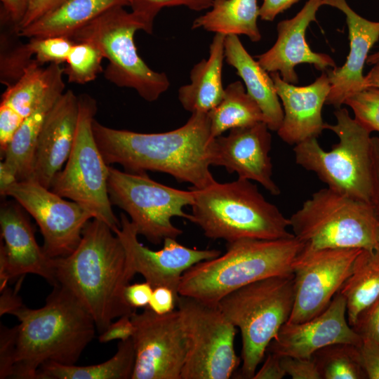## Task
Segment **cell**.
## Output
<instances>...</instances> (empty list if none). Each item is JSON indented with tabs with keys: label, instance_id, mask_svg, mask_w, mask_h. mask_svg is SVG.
Returning <instances> with one entry per match:
<instances>
[{
	"label": "cell",
	"instance_id": "cell-47",
	"mask_svg": "<svg viewBox=\"0 0 379 379\" xmlns=\"http://www.w3.org/2000/svg\"><path fill=\"white\" fill-rule=\"evenodd\" d=\"M65 0H30L27 11L20 22L15 28V32L22 29L39 18L55 9Z\"/></svg>",
	"mask_w": 379,
	"mask_h": 379
},
{
	"label": "cell",
	"instance_id": "cell-37",
	"mask_svg": "<svg viewBox=\"0 0 379 379\" xmlns=\"http://www.w3.org/2000/svg\"><path fill=\"white\" fill-rule=\"evenodd\" d=\"M75 42L65 36L32 37L27 43L35 60L43 65L45 63L62 64L65 62Z\"/></svg>",
	"mask_w": 379,
	"mask_h": 379
},
{
	"label": "cell",
	"instance_id": "cell-6",
	"mask_svg": "<svg viewBox=\"0 0 379 379\" xmlns=\"http://www.w3.org/2000/svg\"><path fill=\"white\" fill-rule=\"evenodd\" d=\"M295 297L293 273L241 287L218 303L241 335V378H253L268 346L288 320Z\"/></svg>",
	"mask_w": 379,
	"mask_h": 379
},
{
	"label": "cell",
	"instance_id": "cell-20",
	"mask_svg": "<svg viewBox=\"0 0 379 379\" xmlns=\"http://www.w3.org/2000/svg\"><path fill=\"white\" fill-rule=\"evenodd\" d=\"M322 0H308L292 18L277 24V39L266 52L255 55L260 65L268 72H277L285 81L298 82L295 67L301 63L313 65L320 71L336 67L331 56L311 50L305 39V32L310 22L316 20L317 12Z\"/></svg>",
	"mask_w": 379,
	"mask_h": 379
},
{
	"label": "cell",
	"instance_id": "cell-5",
	"mask_svg": "<svg viewBox=\"0 0 379 379\" xmlns=\"http://www.w3.org/2000/svg\"><path fill=\"white\" fill-rule=\"evenodd\" d=\"M194 191L189 220L211 239H279L294 236L286 218L251 180L213 184Z\"/></svg>",
	"mask_w": 379,
	"mask_h": 379
},
{
	"label": "cell",
	"instance_id": "cell-3",
	"mask_svg": "<svg viewBox=\"0 0 379 379\" xmlns=\"http://www.w3.org/2000/svg\"><path fill=\"white\" fill-rule=\"evenodd\" d=\"M12 315L15 328L14 366L11 378L36 379L50 361L75 365L95 336L93 318L66 288L53 286L45 305L31 309L22 305Z\"/></svg>",
	"mask_w": 379,
	"mask_h": 379
},
{
	"label": "cell",
	"instance_id": "cell-8",
	"mask_svg": "<svg viewBox=\"0 0 379 379\" xmlns=\"http://www.w3.org/2000/svg\"><path fill=\"white\" fill-rule=\"evenodd\" d=\"M124 7L110 8L70 39L75 43H91L101 51L109 62L104 70L107 80L118 87L133 88L144 100L153 102L168 89L170 81L164 72L154 71L140 57L134 35L138 30L147 32V27Z\"/></svg>",
	"mask_w": 379,
	"mask_h": 379
},
{
	"label": "cell",
	"instance_id": "cell-10",
	"mask_svg": "<svg viewBox=\"0 0 379 379\" xmlns=\"http://www.w3.org/2000/svg\"><path fill=\"white\" fill-rule=\"evenodd\" d=\"M79 111L73 147L65 166L55 177L51 190L77 202L93 218L105 222L114 232L120 220L110 202L107 181L109 166L97 145L93 123L98 110L96 100L88 94L79 96Z\"/></svg>",
	"mask_w": 379,
	"mask_h": 379
},
{
	"label": "cell",
	"instance_id": "cell-43",
	"mask_svg": "<svg viewBox=\"0 0 379 379\" xmlns=\"http://www.w3.org/2000/svg\"><path fill=\"white\" fill-rule=\"evenodd\" d=\"M135 326L131 315H124L115 322H112L105 331L100 333L98 340L100 343H107L114 340H126L133 335Z\"/></svg>",
	"mask_w": 379,
	"mask_h": 379
},
{
	"label": "cell",
	"instance_id": "cell-16",
	"mask_svg": "<svg viewBox=\"0 0 379 379\" xmlns=\"http://www.w3.org/2000/svg\"><path fill=\"white\" fill-rule=\"evenodd\" d=\"M120 227L114 232L121 241L135 274H141L154 288H171L178 298L183 274L194 265L221 254L217 249H197L182 245L177 239L166 238L160 250L154 251L141 244L138 233L126 214H120Z\"/></svg>",
	"mask_w": 379,
	"mask_h": 379
},
{
	"label": "cell",
	"instance_id": "cell-48",
	"mask_svg": "<svg viewBox=\"0 0 379 379\" xmlns=\"http://www.w3.org/2000/svg\"><path fill=\"white\" fill-rule=\"evenodd\" d=\"M286 375L284 369L281 357L269 352L263 364L256 371L253 379H281Z\"/></svg>",
	"mask_w": 379,
	"mask_h": 379
},
{
	"label": "cell",
	"instance_id": "cell-36",
	"mask_svg": "<svg viewBox=\"0 0 379 379\" xmlns=\"http://www.w3.org/2000/svg\"><path fill=\"white\" fill-rule=\"evenodd\" d=\"M131 11L139 17L147 27V33L153 30L154 20L165 7L185 6L192 11L210 8L213 0H126Z\"/></svg>",
	"mask_w": 379,
	"mask_h": 379
},
{
	"label": "cell",
	"instance_id": "cell-29",
	"mask_svg": "<svg viewBox=\"0 0 379 379\" xmlns=\"http://www.w3.org/2000/svg\"><path fill=\"white\" fill-rule=\"evenodd\" d=\"M210 8L193 21L192 29L201 28L225 36L244 34L252 42L261 39L258 0H213Z\"/></svg>",
	"mask_w": 379,
	"mask_h": 379
},
{
	"label": "cell",
	"instance_id": "cell-46",
	"mask_svg": "<svg viewBox=\"0 0 379 379\" xmlns=\"http://www.w3.org/2000/svg\"><path fill=\"white\" fill-rule=\"evenodd\" d=\"M153 287L147 281L128 284L124 291V295L127 303L131 307L137 308L147 307L153 291Z\"/></svg>",
	"mask_w": 379,
	"mask_h": 379
},
{
	"label": "cell",
	"instance_id": "cell-23",
	"mask_svg": "<svg viewBox=\"0 0 379 379\" xmlns=\"http://www.w3.org/2000/svg\"><path fill=\"white\" fill-rule=\"evenodd\" d=\"M342 11L346 17L350 40V53L345 64L326 70L331 89L326 105L341 107L351 95L366 87L363 69L368 53L379 39V21L368 20L357 13L346 0H322Z\"/></svg>",
	"mask_w": 379,
	"mask_h": 379
},
{
	"label": "cell",
	"instance_id": "cell-15",
	"mask_svg": "<svg viewBox=\"0 0 379 379\" xmlns=\"http://www.w3.org/2000/svg\"><path fill=\"white\" fill-rule=\"evenodd\" d=\"M131 318L135 353L131 379H181L188 345L180 311L158 314L147 307Z\"/></svg>",
	"mask_w": 379,
	"mask_h": 379
},
{
	"label": "cell",
	"instance_id": "cell-34",
	"mask_svg": "<svg viewBox=\"0 0 379 379\" xmlns=\"http://www.w3.org/2000/svg\"><path fill=\"white\" fill-rule=\"evenodd\" d=\"M367 86L349 96L344 104L353 111L355 121L369 133H379V65L366 76Z\"/></svg>",
	"mask_w": 379,
	"mask_h": 379
},
{
	"label": "cell",
	"instance_id": "cell-27",
	"mask_svg": "<svg viewBox=\"0 0 379 379\" xmlns=\"http://www.w3.org/2000/svg\"><path fill=\"white\" fill-rule=\"evenodd\" d=\"M225 36L215 34L209 46L208 58L193 66L190 74V83L178 89L179 102L191 114L208 113L222 99Z\"/></svg>",
	"mask_w": 379,
	"mask_h": 379
},
{
	"label": "cell",
	"instance_id": "cell-26",
	"mask_svg": "<svg viewBox=\"0 0 379 379\" xmlns=\"http://www.w3.org/2000/svg\"><path fill=\"white\" fill-rule=\"evenodd\" d=\"M51 65L43 68L35 60L21 77L8 86L0 102V152L5 153L13 136L41 98L49 81Z\"/></svg>",
	"mask_w": 379,
	"mask_h": 379
},
{
	"label": "cell",
	"instance_id": "cell-22",
	"mask_svg": "<svg viewBox=\"0 0 379 379\" xmlns=\"http://www.w3.org/2000/svg\"><path fill=\"white\" fill-rule=\"evenodd\" d=\"M79 111V96L71 90L65 91L51 109L39 133L33 178L48 189L72 151Z\"/></svg>",
	"mask_w": 379,
	"mask_h": 379
},
{
	"label": "cell",
	"instance_id": "cell-11",
	"mask_svg": "<svg viewBox=\"0 0 379 379\" xmlns=\"http://www.w3.org/2000/svg\"><path fill=\"white\" fill-rule=\"evenodd\" d=\"M108 194L112 205L122 209L139 235L153 244L177 239L182 230L172 218L189 220L184 208L194 203V191L173 188L152 180L146 173H130L109 166Z\"/></svg>",
	"mask_w": 379,
	"mask_h": 379
},
{
	"label": "cell",
	"instance_id": "cell-17",
	"mask_svg": "<svg viewBox=\"0 0 379 379\" xmlns=\"http://www.w3.org/2000/svg\"><path fill=\"white\" fill-rule=\"evenodd\" d=\"M24 208L15 201H4L0 208V291L10 280L27 274L56 285L55 258L38 244Z\"/></svg>",
	"mask_w": 379,
	"mask_h": 379
},
{
	"label": "cell",
	"instance_id": "cell-19",
	"mask_svg": "<svg viewBox=\"0 0 379 379\" xmlns=\"http://www.w3.org/2000/svg\"><path fill=\"white\" fill-rule=\"evenodd\" d=\"M270 131L262 121L215 138L212 166H222L229 173L256 182L271 194L279 195L280 189L272 179Z\"/></svg>",
	"mask_w": 379,
	"mask_h": 379
},
{
	"label": "cell",
	"instance_id": "cell-2",
	"mask_svg": "<svg viewBox=\"0 0 379 379\" xmlns=\"http://www.w3.org/2000/svg\"><path fill=\"white\" fill-rule=\"evenodd\" d=\"M57 284L69 291L89 312L96 329L105 331L116 318L131 315L124 291L135 274L119 237L93 218L69 255L55 258Z\"/></svg>",
	"mask_w": 379,
	"mask_h": 379
},
{
	"label": "cell",
	"instance_id": "cell-7",
	"mask_svg": "<svg viewBox=\"0 0 379 379\" xmlns=\"http://www.w3.org/2000/svg\"><path fill=\"white\" fill-rule=\"evenodd\" d=\"M289 221L307 249L379 248V219L371 204L328 187L313 193Z\"/></svg>",
	"mask_w": 379,
	"mask_h": 379
},
{
	"label": "cell",
	"instance_id": "cell-51",
	"mask_svg": "<svg viewBox=\"0 0 379 379\" xmlns=\"http://www.w3.org/2000/svg\"><path fill=\"white\" fill-rule=\"evenodd\" d=\"M30 0H1L4 11L12 22L15 29L23 19Z\"/></svg>",
	"mask_w": 379,
	"mask_h": 379
},
{
	"label": "cell",
	"instance_id": "cell-13",
	"mask_svg": "<svg viewBox=\"0 0 379 379\" xmlns=\"http://www.w3.org/2000/svg\"><path fill=\"white\" fill-rule=\"evenodd\" d=\"M6 197L16 201L36 221L44 239L43 250L51 258L65 257L79 245L92 214L66 200L34 178L17 181Z\"/></svg>",
	"mask_w": 379,
	"mask_h": 379
},
{
	"label": "cell",
	"instance_id": "cell-45",
	"mask_svg": "<svg viewBox=\"0 0 379 379\" xmlns=\"http://www.w3.org/2000/svg\"><path fill=\"white\" fill-rule=\"evenodd\" d=\"M177 300L171 288L158 286L154 288L147 307L158 314H164L175 310Z\"/></svg>",
	"mask_w": 379,
	"mask_h": 379
},
{
	"label": "cell",
	"instance_id": "cell-44",
	"mask_svg": "<svg viewBox=\"0 0 379 379\" xmlns=\"http://www.w3.org/2000/svg\"><path fill=\"white\" fill-rule=\"evenodd\" d=\"M370 204L379 219V137L371 140V192Z\"/></svg>",
	"mask_w": 379,
	"mask_h": 379
},
{
	"label": "cell",
	"instance_id": "cell-35",
	"mask_svg": "<svg viewBox=\"0 0 379 379\" xmlns=\"http://www.w3.org/2000/svg\"><path fill=\"white\" fill-rule=\"evenodd\" d=\"M101 51L94 44L76 42L72 46L63 69L69 83L84 84L93 81L102 72Z\"/></svg>",
	"mask_w": 379,
	"mask_h": 379
},
{
	"label": "cell",
	"instance_id": "cell-42",
	"mask_svg": "<svg viewBox=\"0 0 379 379\" xmlns=\"http://www.w3.org/2000/svg\"><path fill=\"white\" fill-rule=\"evenodd\" d=\"M358 349L361 364L366 378L379 379V343L361 338Z\"/></svg>",
	"mask_w": 379,
	"mask_h": 379
},
{
	"label": "cell",
	"instance_id": "cell-40",
	"mask_svg": "<svg viewBox=\"0 0 379 379\" xmlns=\"http://www.w3.org/2000/svg\"><path fill=\"white\" fill-rule=\"evenodd\" d=\"M352 328L361 338L379 343V297L360 313Z\"/></svg>",
	"mask_w": 379,
	"mask_h": 379
},
{
	"label": "cell",
	"instance_id": "cell-30",
	"mask_svg": "<svg viewBox=\"0 0 379 379\" xmlns=\"http://www.w3.org/2000/svg\"><path fill=\"white\" fill-rule=\"evenodd\" d=\"M338 293L345 299L352 327L360 313L379 297V248L362 249Z\"/></svg>",
	"mask_w": 379,
	"mask_h": 379
},
{
	"label": "cell",
	"instance_id": "cell-50",
	"mask_svg": "<svg viewBox=\"0 0 379 379\" xmlns=\"http://www.w3.org/2000/svg\"><path fill=\"white\" fill-rule=\"evenodd\" d=\"M300 0H263L260 7V18L273 21L280 13L288 9Z\"/></svg>",
	"mask_w": 379,
	"mask_h": 379
},
{
	"label": "cell",
	"instance_id": "cell-18",
	"mask_svg": "<svg viewBox=\"0 0 379 379\" xmlns=\"http://www.w3.org/2000/svg\"><path fill=\"white\" fill-rule=\"evenodd\" d=\"M361 342V336L348 323L345 299L337 293L321 314L301 323L286 322L267 351L280 357L310 358L331 345H359Z\"/></svg>",
	"mask_w": 379,
	"mask_h": 379
},
{
	"label": "cell",
	"instance_id": "cell-1",
	"mask_svg": "<svg viewBox=\"0 0 379 379\" xmlns=\"http://www.w3.org/2000/svg\"><path fill=\"white\" fill-rule=\"evenodd\" d=\"M92 128L108 165H120L130 173L168 174L195 189L216 182L210 170L215 138L208 113H192L183 126L164 133L115 129L95 119Z\"/></svg>",
	"mask_w": 379,
	"mask_h": 379
},
{
	"label": "cell",
	"instance_id": "cell-31",
	"mask_svg": "<svg viewBox=\"0 0 379 379\" xmlns=\"http://www.w3.org/2000/svg\"><path fill=\"white\" fill-rule=\"evenodd\" d=\"M135 362L132 338L119 340L117 351L105 362L86 366L50 361L39 369L36 379H131Z\"/></svg>",
	"mask_w": 379,
	"mask_h": 379
},
{
	"label": "cell",
	"instance_id": "cell-12",
	"mask_svg": "<svg viewBox=\"0 0 379 379\" xmlns=\"http://www.w3.org/2000/svg\"><path fill=\"white\" fill-rule=\"evenodd\" d=\"M180 311L187 338L181 379H228L240 360L234 349L236 327L218 305L179 295Z\"/></svg>",
	"mask_w": 379,
	"mask_h": 379
},
{
	"label": "cell",
	"instance_id": "cell-32",
	"mask_svg": "<svg viewBox=\"0 0 379 379\" xmlns=\"http://www.w3.org/2000/svg\"><path fill=\"white\" fill-rule=\"evenodd\" d=\"M208 114L213 138L228 130L265 122L259 106L240 81L232 82L225 88L220 102Z\"/></svg>",
	"mask_w": 379,
	"mask_h": 379
},
{
	"label": "cell",
	"instance_id": "cell-4",
	"mask_svg": "<svg viewBox=\"0 0 379 379\" xmlns=\"http://www.w3.org/2000/svg\"><path fill=\"white\" fill-rule=\"evenodd\" d=\"M304 244L295 236L227 242L226 251L200 262L182 275L178 295L218 305L226 295L257 281L292 274Z\"/></svg>",
	"mask_w": 379,
	"mask_h": 379
},
{
	"label": "cell",
	"instance_id": "cell-28",
	"mask_svg": "<svg viewBox=\"0 0 379 379\" xmlns=\"http://www.w3.org/2000/svg\"><path fill=\"white\" fill-rule=\"evenodd\" d=\"M128 6L126 0H65L55 9L17 32L27 38H71L79 29L112 7Z\"/></svg>",
	"mask_w": 379,
	"mask_h": 379
},
{
	"label": "cell",
	"instance_id": "cell-25",
	"mask_svg": "<svg viewBox=\"0 0 379 379\" xmlns=\"http://www.w3.org/2000/svg\"><path fill=\"white\" fill-rule=\"evenodd\" d=\"M225 60L243 80L268 128L277 131L283 121L284 110L270 74L248 53L237 35L225 36Z\"/></svg>",
	"mask_w": 379,
	"mask_h": 379
},
{
	"label": "cell",
	"instance_id": "cell-53",
	"mask_svg": "<svg viewBox=\"0 0 379 379\" xmlns=\"http://www.w3.org/2000/svg\"><path fill=\"white\" fill-rule=\"evenodd\" d=\"M366 64L368 65H379V51L368 56Z\"/></svg>",
	"mask_w": 379,
	"mask_h": 379
},
{
	"label": "cell",
	"instance_id": "cell-9",
	"mask_svg": "<svg viewBox=\"0 0 379 379\" xmlns=\"http://www.w3.org/2000/svg\"><path fill=\"white\" fill-rule=\"evenodd\" d=\"M336 124L325 123L338 142L327 151L317 138L293 147L295 163L314 173L327 187L340 193L370 203L371 133L350 116L345 108L334 112Z\"/></svg>",
	"mask_w": 379,
	"mask_h": 379
},
{
	"label": "cell",
	"instance_id": "cell-39",
	"mask_svg": "<svg viewBox=\"0 0 379 379\" xmlns=\"http://www.w3.org/2000/svg\"><path fill=\"white\" fill-rule=\"evenodd\" d=\"M281 361L286 375L292 379H322L313 356L310 358L283 356Z\"/></svg>",
	"mask_w": 379,
	"mask_h": 379
},
{
	"label": "cell",
	"instance_id": "cell-52",
	"mask_svg": "<svg viewBox=\"0 0 379 379\" xmlns=\"http://www.w3.org/2000/svg\"><path fill=\"white\" fill-rule=\"evenodd\" d=\"M18 181L14 171L4 161L0 162V194L6 197L8 189Z\"/></svg>",
	"mask_w": 379,
	"mask_h": 379
},
{
	"label": "cell",
	"instance_id": "cell-33",
	"mask_svg": "<svg viewBox=\"0 0 379 379\" xmlns=\"http://www.w3.org/2000/svg\"><path fill=\"white\" fill-rule=\"evenodd\" d=\"M313 357L323 379L366 378L361 364L358 345L334 344L318 350Z\"/></svg>",
	"mask_w": 379,
	"mask_h": 379
},
{
	"label": "cell",
	"instance_id": "cell-24",
	"mask_svg": "<svg viewBox=\"0 0 379 379\" xmlns=\"http://www.w3.org/2000/svg\"><path fill=\"white\" fill-rule=\"evenodd\" d=\"M50 65L48 84L41 98L23 120L1 157L16 174L18 181L33 178L34 153L39 133L51 109L65 92L63 68L59 64Z\"/></svg>",
	"mask_w": 379,
	"mask_h": 379
},
{
	"label": "cell",
	"instance_id": "cell-38",
	"mask_svg": "<svg viewBox=\"0 0 379 379\" xmlns=\"http://www.w3.org/2000/svg\"><path fill=\"white\" fill-rule=\"evenodd\" d=\"M27 44L20 45L1 57V82H16L27 67L34 60Z\"/></svg>",
	"mask_w": 379,
	"mask_h": 379
},
{
	"label": "cell",
	"instance_id": "cell-21",
	"mask_svg": "<svg viewBox=\"0 0 379 379\" xmlns=\"http://www.w3.org/2000/svg\"><path fill=\"white\" fill-rule=\"evenodd\" d=\"M284 110L282 124L277 131L291 145L317 138L325 129L321 110L331 89L327 73L323 72L313 83L296 86L282 79L277 72H271Z\"/></svg>",
	"mask_w": 379,
	"mask_h": 379
},
{
	"label": "cell",
	"instance_id": "cell-41",
	"mask_svg": "<svg viewBox=\"0 0 379 379\" xmlns=\"http://www.w3.org/2000/svg\"><path fill=\"white\" fill-rule=\"evenodd\" d=\"M15 328L0 327V378H11L14 366Z\"/></svg>",
	"mask_w": 379,
	"mask_h": 379
},
{
	"label": "cell",
	"instance_id": "cell-49",
	"mask_svg": "<svg viewBox=\"0 0 379 379\" xmlns=\"http://www.w3.org/2000/svg\"><path fill=\"white\" fill-rule=\"evenodd\" d=\"M22 279L23 277H22L20 280L18 282L15 290H12L7 286L0 291V316L6 314H13L16 310L24 305L20 297L18 294Z\"/></svg>",
	"mask_w": 379,
	"mask_h": 379
},
{
	"label": "cell",
	"instance_id": "cell-14",
	"mask_svg": "<svg viewBox=\"0 0 379 379\" xmlns=\"http://www.w3.org/2000/svg\"><path fill=\"white\" fill-rule=\"evenodd\" d=\"M361 248H303L292 264L295 297L286 322L297 324L321 314L352 272Z\"/></svg>",
	"mask_w": 379,
	"mask_h": 379
}]
</instances>
